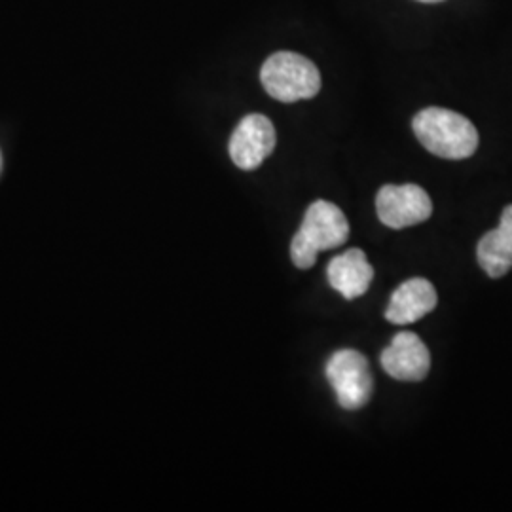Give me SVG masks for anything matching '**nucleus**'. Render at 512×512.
Instances as JSON below:
<instances>
[{"instance_id":"1a4fd4ad","label":"nucleus","mask_w":512,"mask_h":512,"mask_svg":"<svg viewBox=\"0 0 512 512\" xmlns=\"http://www.w3.org/2000/svg\"><path fill=\"white\" fill-rule=\"evenodd\" d=\"M327 277L334 291L346 300H355L368 291L374 279V268L361 249H349L330 260Z\"/></svg>"},{"instance_id":"6e6552de","label":"nucleus","mask_w":512,"mask_h":512,"mask_svg":"<svg viewBox=\"0 0 512 512\" xmlns=\"http://www.w3.org/2000/svg\"><path fill=\"white\" fill-rule=\"evenodd\" d=\"M437 302L439 296L433 283L421 277H414L404 281L393 293L385 310V319L393 325H410L435 310Z\"/></svg>"},{"instance_id":"39448f33","label":"nucleus","mask_w":512,"mask_h":512,"mask_svg":"<svg viewBox=\"0 0 512 512\" xmlns=\"http://www.w3.org/2000/svg\"><path fill=\"white\" fill-rule=\"evenodd\" d=\"M376 211L387 228L403 230L429 219L433 202L418 184H385L376 196Z\"/></svg>"},{"instance_id":"9b49d317","label":"nucleus","mask_w":512,"mask_h":512,"mask_svg":"<svg viewBox=\"0 0 512 512\" xmlns=\"http://www.w3.org/2000/svg\"><path fill=\"white\" fill-rule=\"evenodd\" d=\"M420 2H429V4H435V2H442V0H420Z\"/></svg>"},{"instance_id":"0eeeda50","label":"nucleus","mask_w":512,"mask_h":512,"mask_svg":"<svg viewBox=\"0 0 512 512\" xmlns=\"http://www.w3.org/2000/svg\"><path fill=\"white\" fill-rule=\"evenodd\" d=\"M380 363L399 382H421L431 368L429 349L414 332H401L382 351Z\"/></svg>"},{"instance_id":"423d86ee","label":"nucleus","mask_w":512,"mask_h":512,"mask_svg":"<svg viewBox=\"0 0 512 512\" xmlns=\"http://www.w3.org/2000/svg\"><path fill=\"white\" fill-rule=\"evenodd\" d=\"M274 124L264 114H249L238 124L230 139V158L243 171H253L274 152Z\"/></svg>"},{"instance_id":"9d476101","label":"nucleus","mask_w":512,"mask_h":512,"mask_svg":"<svg viewBox=\"0 0 512 512\" xmlns=\"http://www.w3.org/2000/svg\"><path fill=\"white\" fill-rule=\"evenodd\" d=\"M478 264L490 277H503L512 270V205H509L499 226L478 241Z\"/></svg>"},{"instance_id":"f03ea898","label":"nucleus","mask_w":512,"mask_h":512,"mask_svg":"<svg viewBox=\"0 0 512 512\" xmlns=\"http://www.w3.org/2000/svg\"><path fill=\"white\" fill-rule=\"evenodd\" d=\"M349 238V222L340 207L317 200L311 203L291 243V258L300 270H310L321 251L342 247Z\"/></svg>"},{"instance_id":"20e7f679","label":"nucleus","mask_w":512,"mask_h":512,"mask_svg":"<svg viewBox=\"0 0 512 512\" xmlns=\"http://www.w3.org/2000/svg\"><path fill=\"white\" fill-rule=\"evenodd\" d=\"M325 372L342 408L359 410L368 404L374 380L363 353L355 349H340L330 357Z\"/></svg>"},{"instance_id":"7ed1b4c3","label":"nucleus","mask_w":512,"mask_h":512,"mask_svg":"<svg viewBox=\"0 0 512 512\" xmlns=\"http://www.w3.org/2000/svg\"><path fill=\"white\" fill-rule=\"evenodd\" d=\"M264 90L281 103L311 99L321 90V74L308 57L277 52L266 59L260 71Z\"/></svg>"},{"instance_id":"f257e3e1","label":"nucleus","mask_w":512,"mask_h":512,"mask_svg":"<svg viewBox=\"0 0 512 512\" xmlns=\"http://www.w3.org/2000/svg\"><path fill=\"white\" fill-rule=\"evenodd\" d=\"M412 128L421 145L446 160H465L478 148V131L458 112L429 107L416 114Z\"/></svg>"}]
</instances>
